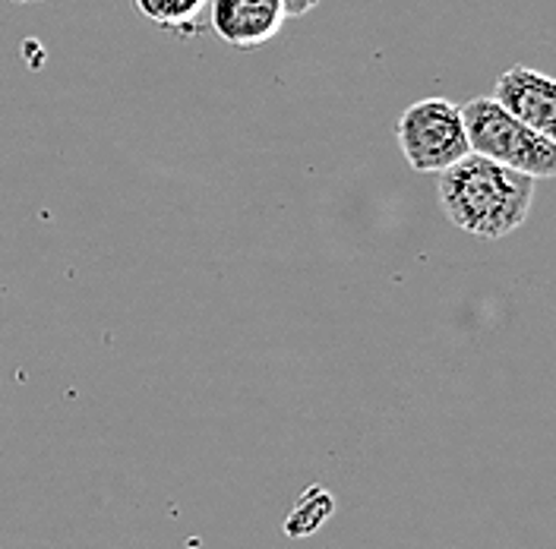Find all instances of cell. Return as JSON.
<instances>
[{
    "label": "cell",
    "mask_w": 556,
    "mask_h": 549,
    "mask_svg": "<svg viewBox=\"0 0 556 549\" xmlns=\"http://www.w3.org/2000/svg\"><path fill=\"white\" fill-rule=\"evenodd\" d=\"M281 3H285V13H288V16H304V13L316 10L323 0H281Z\"/></svg>",
    "instance_id": "cell-8"
},
{
    "label": "cell",
    "mask_w": 556,
    "mask_h": 549,
    "mask_svg": "<svg viewBox=\"0 0 556 549\" xmlns=\"http://www.w3.org/2000/svg\"><path fill=\"white\" fill-rule=\"evenodd\" d=\"M10 3H41V0H10Z\"/></svg>",
    "instance_id": "cell-9"
},
{
    "label": "cell",
    "mask_w": 556,
    "mask_h": 549,
    "mask_svg": "<svg viewBox=\"0 0 556 549\" xmlns=\"http://www.w3.org/2000/svg\"><path fill=\"white\" fill-rule=\"evenodd\" d=\"M208 0H134L142 20L162 26V29H193V23L200 20V13L206 10Z\"/></svg>",
    "instance_id": "cell-6"
},
{
    "label": "cell",
    "mask_w": 556,
    "mask_h": 549,
    "mask_svg": "<svg viewBox=\"0 0 556 549\" xmlns=\"http://www.w3.org/2000/svg\"><path fill=\"white\" fill-rule=\"evenodd\" d=\"M440 206L458 231L478 241H503L531 215L534 177L468 152L440 171Z\"/></svg>",
    "instance_id": "cell-1"
},
{
    "label": "cell",
    "mask_w": 556,
    "mask_h": 549,
    "mask_svg": "<svg viewBox=\"0 0 556 549\" xmlns=\"http://www.w3.org/2000/svg\"><path fill=\"white\" fill-rule=\"evenodd\" d=\"M206 7L215 38L231 48H260L288 20L281 0H208Z\"/></svg>",
    "instance_id": "cell-5"
},
{
    "label": "cell",
    "mask_w": 556,
    "mask_h": 549,
    "mask_svg": "<svg viewBox=\"0 0 556 549\" xmlns=\"http://www.w3.org/2000/svg\"><path fill=\"white\" fill-rule=\"evenodd\" d=\"M336 502L329 493H323L319 486H313L307 496H301V502L294 506V512L288 518V534L291 537H301V534H313L326 518L332 515Z\"/></svg>",
    "instance_id": "cell-7"
},
{
    "label": "cell",
    "mask_w": 556,
    "mask_h": 549,
    "mask_svg": "<svg viewBox=\"0 0 556 549\" xmlns=\"http://www.w3.org/2000/svg\"><path fill=\"white\" fill-rule=\"evenodd\" d=\"M462 107L468 145L475 155H484L490 162H500L506 168L528 174L534 180H551L556 174V142L534 133L516 120L509 111H503L493 99H471Z\"/></svg>",
    "instance_id": "cell-2"
},
{
    "label": "cell",
    "mask_w": 556,
    "mask_h": 549,
    "mask_svg": "<svg viewBox=\"0 0 556 549\" xmlns=\"http://www.w3.org/2000/svg\"><path fill=\"white\" fill-rule=\"evenodd\" d=\"M490 99L534 133L547 139L556 137V82L547 73L525 64L509 67L496 76Z\"/></svg>",
    "instance_id": "cell-4"
},
{
    "label": "cell",
    "mask_w": 556,
    "mask_h": 549,
    "mask_svg": "<svg viewBox=\"0 0 556 549\" xmlns=\"http://www.w3.org/2000/svg\"><path fill=\"white\" fill-rule=\"evenodd\" d=\"M399 149L417 174H440L471 152L462 107L446 99L408 104L395 124Z\"/></svg>",
    "instance_id": "cell-3"
}]
</instances>
